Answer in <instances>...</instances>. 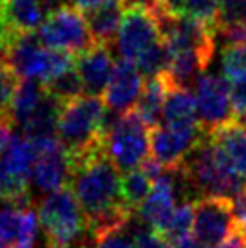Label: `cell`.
<instances>
[{
	"label": "cell",
	"instance_id": "cell-1",
	"mask_svg": "<svg viewBox=\"0 0 246 248\" xmlns=\"http://www.w3.org/2000/svg\"><path fill=\"white\" fill-rule=\"evenodd\" d=\"M69 169L67 185L73 188L87 223L127 207L122 192V172L107 156L103 145L69 159Z\"/></svg>",
	"mask_w": 246,
	"mask_h": 248
},
{
	"label": "cell",
	"instance_id": "cell-2",
	"mask_svg": "<svg viewBox=\"0 0 246 248\" xmlns=\"http://www.w3.org/2000/svg\"><path fill=\"white\" fill-rule=\"evenodd\" d=\"M181 170L186 188L194 194H201V198L219 196L233 200L246 183V179L228 161L225 152L214 143L208 132L186 156Z\"/></svg>",
	"mask_w": 246,
	"mask_h": 248
},
{
	"label": "cell",
	"instance_id": "cell-3",
	"mask_svg": "<svg viewBox=\"0 0 246 248\" xmlns=\"http://www.w3.org/2000/svg\"><path fill=\"white\" fill-rule=\"evenodd\" d=\"M107 112V104L102 96L82 94L62 104L58 118V140L67 159L83 156L103 145V118Z\"/></svg>",
	"mask_w": 246,
	"mask_h": 248
},
{
	"label": "cell",
	"instance_id": "cell-4",
	"mask_svg": "<svg viewBox=\"0 0 246 248\" xmlns=\"http://www.w3.org/2000/svg\"><path fill=\"white\" fill-rule=\"evenodd\" d=\"M7 63L22 78L47 83L75 65V55L44 46L34 33H22L7 42Z\"/></svg>",
	"mask_w": 246,
	"mask_h": 248
},
{
	"label": "cell",
	"instance_id": "cell-5",
	"mask_svg": "<svg viewBox=\"0 0 246 248\" xmlns=\"http://www.w3.org/2000/svg\"><path fill=\"white\" fill-rule=\"evenodd\" d=\"M47 245H73L87 234V217L69 185L46 194L38 207Z\"/></svg>",
	"mask_w": 246,
	"mask_h": 248
},
{
	"label": "cell",
	"instance_id": "cell-6",
	"mask_svg": "<svg viewBox=\"0 0 246 248\" xmlns=\"http://www.w3.org/2000/svg\"><path fill=\"white\" fill-rule=\"evenodd\" d=\"M149 125L138 116L134 109L120 114L116 124L103 138V147L120 172H129L141 167L151 158Z\"/></svg>",
	"mask_w": 246,
	"mask_h": 248
},
{
	"label": "cell",
	"instance_id": "cell-7",
	"mask_svg": "<svg viewBox=\"0 0 246 248\" xmlns=\"http://www.w3.org/2000/svg\"><path fill=\"white\" fill-rule=\"evenodd\" d=\"M36 35L44 46L65 51L75 56L98 44L91 33L87 16L83 15L82 9L71 4L51 11L44 24L38 28Z\"/></svg>",
	"mask_w": 246,
	"mask_h": 248
},
{
	"label": "cell",
	"instance_id": "cell-8",
	"mask_svg": "<svg viewBox=\"0 0 246 248\" xmlns=\"http://www.w3.org/2000/svg\"><path fill=\"white\" fill-rule=\"evenodd\" d=\"M161 38L163 35L156 11L141 2L127 4L116 36V49L120 56L136 62L147 49Z\"/></svg>",
	"mask_w": 246,
	"mask_h": 248
},
{
	"label": "cell",
	"instance_id": "cell-9",
	"mask_svg": "<svg viewBox=\"0 0 246 248\" xmlns=\"http://www.w3.org/2000/svg\"><path fill=\"white\" fill-rule=\"evenodd\" d=\"M237 227L233 203L228 198L203 196L194 201V230L192 235L206 245L217 248Z\"/></svg>",
	"mask_w": 246,
	"mask_h": 248
},
{
	"label": "cell",
	"instance_id": "cell-10",
	"mask_svg": "<svg viewBox=\"0 0 246 248\" xmlns=\"http://www.w3.org/2000/svg\"><path fill=\"white\" fill-rule=\"evenodd\" d=\"M196 87V104H198V120L206 132L221 127L233 120V105L230 96V83L225 76L212 75L203 71L194 82Z\"/></svg>",
	"mask_w": 246,
	"mask_h": 248
},
{
	"label": "cell",
	"instance_id": "cell-11",
	"mask_svg": "<svg viewBox=\"0 0 246 248\" xmlns=\"http://www.w3.org/2000/svg\"><path fill=\"white\" fill-rule=\"evenodd\" d=\"M201 124L192 125H157L151 129V156L165 169L183 165L186 156L205 138Z\"/></svg>",
	"mask_w": 246,
	"mask_h": 248
},
{
	"label": "cell",
	"instance_id": "cell-12",
	"mask_svg": "<svg viewBox=\"0 0 246 248\" xmlns=\"http://www.w3.org/2000/svg\"><path fill=\"white\" fill-rule=\"evenodd\" d=\"M40 219L31 201H4L0 205V248H34Z\"/></svg>",
	"mask_w": 246,
	"mask_h": 248
},
{
	"label": "cell",
	"instance_id": "cell-13",
	"mask_svg": "<svg viewBox=\"0 0 246 248\" xmlns=\"http://www.w3.org/2000/svg\"><path fill=\"white\" fill-rule=\"evenodd\" d=\"M178 196L179 185L176 172L174 169H165L163 174L154 179L151 194L141 203V207L138 208L139 219H143L156 232H161V228L165 227V223L169 221L170 214L178 205Z\"/></svg>",
	"mask_w": 246,
	"mask_h": 248
},
{
	"label": "cell",
	"instance_id": "cell-14",
	"mask_svg": "<svg viewBox=\"0 0 246 248\" xmlns=\"http://www.w3.org/2000/svg\"><path fill=\"white\" fill-rule=\"evenodd\" d=\"M143 75L136 62L130 60H118L110 76V82L107 85V91L103 94V100L107 107L116 110L120 114L129 112L136 107L139 94L143 91Z\"/></svg>",
	"mask_w": 246,
	"mask_h": 248
},
{
	"label": "cell",
	"instance_id": "cell-15",
	"mask_svg": "<svg viewBox=\"0 0 246 248\" xmlns=\"http://www.w3.org/2000/svg\"><path fill=\"white\" fill-rule=\"evenodd\" d=\"M75 63L83 82V87H85V94L103 96L110 82L114 65H116L112 60L109 46L94 44L91 49L76 55Z\"/></svg>",
	"mask_w": 246,
	"mask_h": 248
},
{
	"label": "cell",
	"instance_id": "cell-16",
	"mask_svg": "<svg viewBox=\"0 0 246 248\" xmlns=\"http://www.w3.org/2000/svg\"><path fill=\"white\" fill-rule=\"evenodd\" d=\"M47 7L44 0H6L0 11V24L6 38L22 33H34L47 18Z\"/></svg>",
	"mask_w": 246,
	"mask_h": 248
},
{
	"label": "cell",
	"instance_id": "cell-17",
	"mask_svg": "<svg viewBox=\"0 0 246 248\" xmlns=\"http://www.w3.org/2000/svg\"><path fill=\"white\" fill-rule=\"evenodd\" d=\"M69 159L67 152L63 151L62 143L51 147L47 151L38 152V158L34 161L31 183L40 192H53L69 183Z\"/></svg>",
	"mask_w": 246,
	"mask_h": 248
},
{
	"label": "cell",
	"instance_id": "cell-18",
	"mask_svg": "<svg viewBox=\"0 0 246 248\" xmlns=\"http://www.w3.org/2000/svg\"><path fill=\"white\" fill-rule=\"evenodd\" d=\"M214 143L225 152L233 169L246 179V124L245 120L233 118L221 127L208 132Z\"/></svg>",
	"mask_w": 246,
	"mask_h": 248
},
{
	"label": "cell",
	"instance_id": "cell-19",
	"mask_svg": "<svg viewBox=\"0 0 246 248\" xmlns=\"http://www.w3.org/2000/svg\"><path fill=\"white\" fill-rule=\"evenodd\" d=\"M170 87L172 82L167 73L151 76L143 85V91L139 94V100H138L134 110L151 129L157 127L159 120L163 118L165 100H167V94H169Z\"/></svg>",
	"mask_w": 246,
	"mask_h": 248
},
{
	"label": "cell",
	"instance_id": "cell-20",
	"mask_svg": "<svg viewBox=\"0 0 246 248\" xmlns=\"http://www.w3.org/2000/svg\"><path fill=\"white\" fill-rule=\"evenodd\" d=\"M125 7H127L125 0H107L102 6L85 11L91 33L98 44L109 46L112 42H116Z\"/></svg>",
	"mask_w": 246,
	"mask_h": 248
},
{
	"label": "cell",
	"instance_id": "cell-21",
	"mask_svg": "<svg viewBox=\"0 0 246 248\" xmlns=\"http://www.w3.org/2000/svg\"><path fill=\"white\" fill-rule=\"evenodd\" d=\"M163 124L167 125H192L199 124L196 94L190 87H179L172 83L163 107Z\"/></svg>",
	"mask_w": 246,
	"mask_h": 248
},
{
	"label": "cell",
	"instance_id": "cell-22",
	"mask_svg": "<svg viewBox=\"0 0 246 248\" xmlns=\"http://www.w3.org/2000/svg\"><path fill=\"white\" fill-rule=\"evenodd\" d=\"M46 93L47 91L44 87V83L24 78L20 82V85H18L16 96H15L13 105H11V120H13V124H18L20 127L26 124L28 118L42 104Z\"/></svg>",
	"mask_w": 246,
	"mask_h": 248
},
{
	"label": "cell",
	"instance_id": "cell-23",
	"mask_svg": "<svg viewBox=\"0 0 246 248\" xmlns=\"http://www.w3.org/2000/svg\"><path fill=\"white\" fill-rule=\"evenodd\" d=\"M154 178L143 165L132 169L129 172H123L122 176V192L125 205L130 207L134 212L141 207V203L147 200V196L151 194Z\"/></svg>",
	"mask_w": 246,
	"mask_h": 248
},
{
	"label": "cell",
	"instance_id": "cell-24",
	"mask_svg": "<svg viewBox=\"0 0 246 248\" xmlns=\"http://www.w3.org/2000/svg\"><path fill=\"white\" fill-rule=\"evenodd\" d=\"M192 230H194V203L183 200L176 205L174 212L170 214V217L165 223L159 234L163 235L172 247L176 243L183 241L184 237H188Z\"/></svg>",
	"mask_w": 246,
	"mask_h": 248
},
{
	"label": "cell",
	"instance_id": "cell-25",
	"mask_svg": "<svg viewBox=\"0 0 246 248\" xmlns=\"http://www.w3.org/2000/svg\"><path fill=\"white\" fill-rule=\"evenodd\" d=\"M44 87L49 94H53L55 98H58L60 102H69V100H75V98L82 96L85 93L83 82L80 78V73L76 69V63L71 65L69 69H65L63 73L53 78L51 82L44 83Z\"/></svg>",
	"mask_w": 246,
	"mask_h": 248
},
{
	"label": "cell",
	"instance_id": "cell-26",
	"mask_svg": "<svg viewBox=\"0 0 246 248\" xmlns=\"http://www.w3.org/2000/svg\"><path fill=\"white\" fill-rule=\"evenodd\" d=\"M170 60H172L170 47L161 38V40L156 42L152 47H149L143 55L138 58L136 65L139 67L141 75H147L151 78V76H157L167 73L169 67H170Z\"/></svg>",
	"mask_w": 246,
	"mask_h": 248
},
{
	"label": "cell",
	"instance_id": "cell-27",
	"mask_svg": "<svg viewBox=\"0 0 246 248\" xmlns=\"http://www.w3.org/2000/svg\"><path fill=\"white\" fill-rule=\"evenodd\" d=\"M221 71L228 83L246 76V44L225 46L221 51Z\"/></svg>",
	"mask_w": 246,
	"mask_h": 248
},
{
	"label": "cell",
	"instance_id": "cell-28",
	"mask_svg": "<svg viewBox=\"0 0 246 248\" xmlns=\"http://www.w3.org/2000/svg\"><path fill=\"white\" fill-rule=\"evenodd\" d=\"M20 85V76L9 65H0V116L11 118V105Z\"/></svg>",
	"mask_w": 246,
	"mask_h": 248
},
{
	"label": "cell",
	"instance_id": "cell-29",
	"mask_svg": "<svg viewBox=\"0 0 246 248\" xmlns=\"http://www.w3.org/2000/svg\"><path fill=\"white\" fill-rule=\"evenodd\" d=\"M221 2L223 0H184V15L215 28Z\"/></svg>",
	"mask_w": 246,
	"mask_h": 248
},
{
	"label": "cell",
	"instance_id": "cell-30",
	"mask_svg": "<svg viewBox=\"0 0 246 248\" xmlns=\"http://www.w3.org/2000/svg\"><path fill=\"white\" fill-rule=\"evenodd\" d=\"M130 223L127 227L110 230L107 234L96 237L94 248H138L136 235H134L132 228H130Z\"/></svg>",
	"mask_w": 246,
	"mask_h": 248
},
{
	"label": "cell",
	"instance_id": "cell-31",
	"mask_svg": "<svg viewBox=\"0 0 246 248\" xmlns=\"http://www.w3.org/2000/svg\"><path fill=\"white\" fill-rule=\"evenodd\" d=\"M223 24L246 26V0H223L221 2L217 26H223Z\"/></svg>",
	"mask_w": 246,
	"mask_h": 248
},
{
	"label": "cell",
	"instance_id": "cell-32",
	"mask_svg": "<svg viewBox=\"0 0 246 248\" xmlns=\"http://www.w3.org/2000/svg\"><path fill=\"white\" fill-rule=\"evenodd\" d=\"M230 96H232L235 118L246 120V76L237 82L230 83Z\"/></svg>",
	"mask_w": 246,
	"mask_h": 248
},
{
	"label": "cell",
	"instance_id": "cell-33",
	"mask_svg": "<svg viewBox=\"0 0 246 248\" xmlns=\"http://www.w3.org/2000/svg\"><path fill=\"white\" fill-rule=\"evenodd\" d=\"M151 7H154L157 13L172 15V16L184 15V0H154Z\"/></svg>",
	"mask_w": 246,
	"mask_h": 248
},
{
	"label": "cell",
	"instance_id": "cell-34",
	"mask_svg": "<svg viewBox=\"0 0 246 248\" xmlns=\"http://www.w3.org/2000/svg\"><path fill=\"white\" fill-rule=\"evenodd\" d=\"M232 203H233V212H235L237 221L246 227V183L241 188V192L232 200Z\"/></svg>",
	"mask_w": 246,
	"mask_h": 248
},
{
	"label": "cell",
	"instance_id": "cell-35",
	"mask_svg": "<svg viewBox=\"0 0 246 248\" xmlns=\"http://www.w3.org/2000/svg\"><path fill=\"white\" fill-rule=\"evenodd\" d=\"M11 127H13V120L7 116H0V154L4 152L7 147L9 140H11Z\"/></svg>",
	"mask_w": 246,
	"mask_h": 248
},
{
	"label": "cell",
	"instance_id": "cell-36",
	"mask_svg": "<svg viewBox=\"0 0 246 248\" xmlns=\"http://www.w3.org/2000/svg\"><path fill=\"white\" fill-rule=\"evenodd\" d=\"M172 248H208L206 245H203L201 241H198L196 237H184L183 241L176 243V245H172Z\"/></svg>",
	"mask_w": 246,
	"mask_h": 248
},
{
	"label": "cell",
	"instance_id": "cell-37",
	"mask_svg": "<svg viewBox=\"0 0 246 248\" xmlns=\"http://www.w3.org/2000/svg\"><path fill=\"white\" fill-rule=\"evenodd\" d=\"M2 63H7V38L0 24V65Z\"/></svg>",
	"mask_w": 246,
	"mask_h": 248
},
{
	"label": "cell",
	"instance_id": "cell-38",
	"mask_svg": "<svg viewBox=\"0 0 246 248\" xmlns=\"http://www.w3.org/2000/svg\"><path fill=\"white\" fill-rule=\"evenodd\" d=\"M47 248H82V247H73V245H47Z\"/></svg>",
	"mask_w": 246,
	"mask_h": 248
},
{
	"label": "cell",
	"instance_id": "cell-39",
	"mask_svg": "<svg viewBox=\"0 0 246 248\" xmlns=\"http://www.w3.org/2000/svg\"><path fill=\"white\" fill-rule=\"evenodd\" d=\"M134 2H141V4H147V6H152L154 0H134Z\"/></svg>",
	"mask_w": 246,
	"mask_h": 248
},
{
	"label": "cell",
	"instance_id": "cell-40",
	"mask_svg": "<svg viewBox=\"0 0 246 248\" xmlns=\"http://www.w3.org/2000/svg\"><path fill=\"white\" fill-rule=\"evenodd\" d=\"M4 4H6V0H0V11H2V7H4Z\"/></svg>",
	"mask_w": 246,
	"mask_h": 248
}]
</instances>
